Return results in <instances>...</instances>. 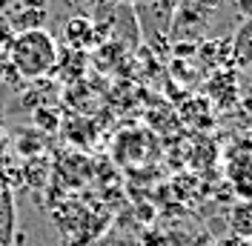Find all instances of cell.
<instances>
[{
  "label": "cell",
  "mask_w": 252,
  "mask_h": 246,
  "mask_svg": "<svg viewBox=\"0 0 252 246\" xmlns=\"http://www.w3.org/2000/svg\"><path fill=\"white\" fill-rule=\"evenodd\" d=\"M6 55L20 75L34 77V80L43 77L49 69H55V63H58V46H55V37L46 29L15 34L12 43L6 46Z\"/></svg>",
  "instance_id": "6da1fadb"
},
{
  "label": "cell",
  "mask_w": 252,
  "mask_h": 246,
  "mask_svg": "<svg viewBox=\"0 0 252 246\" xmlns=\"http://www.w3.org/2000/svg\"><path fill=\"white\" fill-rule=\"evenodd\" d=\"M63 37H66V46L72 49H83L94 43V20L86 15H75L66 20L63 26Z\"/></svg>",
  "instance_id": "7a4b0ae2"
},
{
  "label": "cell",
  "mask_w": 252,
  "mask_h": 246,
  "mask_svg": "<svg viewBox=\"0 0 252 246\" xmlns=\"http://www.w3.org/2000/svg\"><path fill=\"white\" fill-rule=\"evenodd\" d=\"M46 20H49L46 9H20L17 15L6 17V23L12 26L15 34H20V31H34V29H46Z\"/></svg>",
  "instance_id": "3957f363"
},
{
  "label": "cell",
  "mask_w": 252,
  "mask_h": 246,
  "mask_svg": "<svg viewBox=\"0 0 252 246\" xmlns=\"http://www.w3.org/2000/svg\"><path fill=\"white\" fill-rule=\"evenodd\" d=\"M229 229L235 232V238H241V241H252V200H241V203L232 206Z\"/></svg>",
  "instance_id": "277c9868"
},
{
  "label": "cell",
  "mask_w": 252,
  "mask_h": 246,
  "mask_svg": "<svg viewBox=\"0 0 252 246\" xmlns=\"http://www.w3.org/2000/svg\"><path fill=\"white\" fill-rule=\"evenodd\" d=\"M235 61L238 66H250L252 63V20H247V26L238 31L235 37Z\"/></svg>",
  "instance_id": "5b68a950"
},
{
  "label": "cell",
  "mask_w": 252,
  "mask_h": 246,
  "mask_svg": "<svg viewBox=\"0 0 252 246\" xmlns=\"http://www.w3.org/2000/svg\"><path fill=\"white\" fill-rule=\"evenodd\" d=\"M34 121L43 123V126H46V132H55V129H58V115H52V112H43V109H37Z\"/></svg>",
  "instance_id": "8992f818"
},
{
  "label": "cell",
  "mask_w": 252,
  "mask_h": 246,
  "mask_svg": "<svg viewBox=\"0 0 252 246\" xmlns=\"http://www.w3.org/2000/svg\"><path fill=\"white\" fill-rule=\"evenodd\" d=\"M189 3H192V6H198L201 12H206V15H212V12H218L226 0H189Z\"/></svg>",
  "instance_id": "52a82bcc"
},
{
  "label": "cell",
  "mask_w": 252,
  "mask_h": 246,
  "mask_svg": "<svg viewBox=\"0 0 252 246\" xmlns=\"http://www.w3.org/2000/svg\"><path fill=\"white\" fill-rule=\"evenodd\" d=\"M12 37H15L12 26L6 23V17H0V46H9V43H12Z\"/></svg>",
  "instance_id": "ba28073f"
},
{
  "label": "cell",
  "mask_w": 252,
  "mask_h": 246,
  "mask_svg": "<svg viewBox=\"0 0 252 246\" xmlns=\"http://www.w3.org/2000/svg\"><path fill=\"white\" fill-rule=\"evenodd\" d=\"M232 6L238 9V15L252 20V0H232Z\"/></svg>",
  "instance_id": "9c48e42d"
},
{
  "label": "cell",
  "mask_w": 252,
  "mask_h": 246,
  "mask_svg": "<svg viewBox=\"0 0 252 246\" xmlns=\"http://www.w3.org/2000/svg\"><path fill=\"white\" fill-rule=\"evenodd\" d=\"M195 52H198L195 43H175V55H178V58H189V55H195Z\"/></svg>",
  "instance_id": "30bf717a"
},
{
  "label": "cell",
  "mask_w": 252,
  "mask_h": 246,
  "mask_svg": "<svg viewBox=\"0 0 252 246\" xmlns=\"http://www.w3.org/2000/svg\"><path fill=\"white\" fill-rule=\"evenodd\" d=\"M23 9H46V0H20Z\"/></svg>",
  "instance_id": "8fae6325"
},
{
  "label": "cell",
  "mask_w": 252,
  "mask_h": 246,
  "mask_svg": "<svg viewBox=\"0 0 252 246\" xmlns=\"http://www.w3.org/2000/svg\"><path fill=\"white\" fill-rule=\"evenodd\" d=\"M9 6H12V0H0V17L9 12Z\"/></svg>",
  "instance_id": "7c38bea8"
},
{
  "label": "cell",
  "mask_w": 252,
  "mask_h": 246,
  "mask_svg": "<svg viewBox=\"0 0 252 246\" xmlns=\"http://www.w3.org/2000/svg\"><path fill=\"white\" fill-rule=\"evenodd\" d=\"M3 69H6V58L0 55V80H3Z\"/></svg>",
  "instance_id": "4fadbf2b"
}]
</instances>
